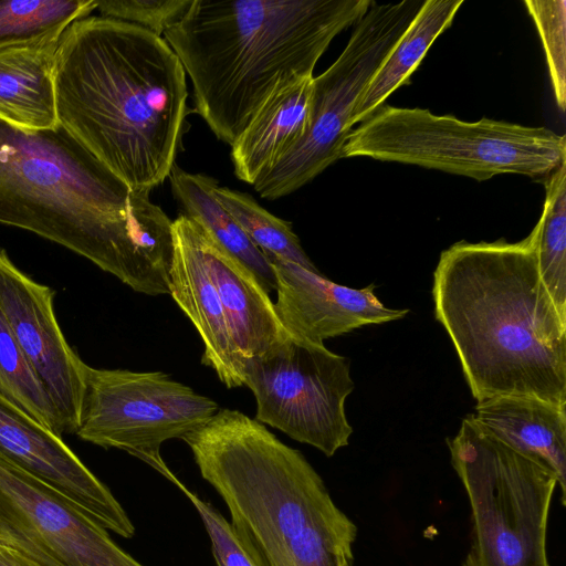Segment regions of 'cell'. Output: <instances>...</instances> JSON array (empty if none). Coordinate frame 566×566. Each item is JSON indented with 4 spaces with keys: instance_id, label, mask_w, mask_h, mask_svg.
Here are the masks:
<instances>
[{
    "instance_id": "cell-1",
    "label": "cell",
    "mask_w": 566,
    "mask_h": 566,
    "mask_svg": "<svg viewBox=\"0 0 566 566\" xmlns=\"http://www.w3.org/2000/svg\"><path fill=\"white\" fill-rule=\"evenodd\" d=\"M57 124L0 119V223L86 258L135 292L169 294L172 221Z\"/></svg>"
},
{
    "instance_id": "cell-2",
    "label": "cell",
    "mask_w": 566,
    "mask_h": 566,
    "mask_svg": "<svg viewBox=\"0 0 566 566\" xmlns=\"http://www.w3.org/2000/svg\"><path fill=\"white\" fill-rule=\"evenodd\" d=\"M57 122L132 189L169 177L180 146L187 83L163 36L88 15L64 31L55 59Z\"/></svg>"
},
{
    "instance_id": "cell-3",
    "label": "cell",
    "mask_w": 566,
    "mask_h": 566,
    "mask_svg": "<svg viewBox=\"0 0 566 566\" xmlns=\"http://www.w3.org/2000/svg\"><path fill=\"white\" fill-rule=\"evenodd\" d=\"M432 297L478 402L524 396L566 406V317L542 281L531 233L455 242L440 254Z\"/></svg>"
},
{
    "instance_id": "cell-4",
    "label": "cell",
    "mask_w": 566,
    "mask_h": 566,
    "mask_svg": "<svg viewBox=\"0 0 566 566\" xmlns=\"http://www.w3.org/2000/svg\"><path fill=\"white\" fill-rule=\"evenodd\" d=\"M370 0H192L164 39L190 76L196 112L232 146L281 84L313 76Z\"/></svg>"
},
{
    "instance_id": "cell-5",
    "label": "cell",
    "mask_w": 566,
    "mask_h": 566,
    "mask_svg": "<svg viewBox=\"0 0 566 566\" xmlns=\"http://www.w3.org/2000/svg\"><path fill=\"white\" fill-rule=\"evenodd\" d=\"M181 440L259 566H342L354 557V521L302 452L263 423L223 408Z\"/></svg>"
},
{
    "instance_id": "cell-6",
    "label": "cell",
    "mask_w": 566,
    "mask_h": 566,
    "mask_svg": "<svg viewBox=\"0 0 566 566\" xmlns=\"http://www.w3.org/2000/svg\"><path fill=\"white\" fill-rule=\"evenodd\" d=\"M358 156L475 180L518 174L544 181L566 163V136L546 127L485 117L464 122L426 108L381 105L346 139L343 158Z\"/></svg>"
},
{
    "instance_id": "cell-7",
    "label": "cell",
    "mask_w": 566,
    "mask_h": 566,
    "mask_svg": "<svg viewBox=\"0 0 566 566\" xmlns=\"http://www.w3.org/2000/svg\"><path fill=\"white\" fill-rule=\"evenodd\" d=\"M447 444L471 512L470 547L461 566H549L556 476L488 433L473 413Z\"/></svg>"
},
{
    "instance_id": "cell-8",
    "label": "cell",
    "mask_w": 566,
    "mask_h": 566,
    "mask_svg": "<svg viewBox=\"0 0 566 566\" xmlns=\"http://www.w3.org/2000/svg\"><path fill=\"white\" fill-rule=\"evenodd\" d=\"M424 0L371 2L354 24L345 49L313 77L308 126L303 137L254 182L265 199L290 195L343 158L355 107Z\"/></svg>"
},
{
    "instance_id": "cell-9",
    "label": "cell",
    "mask_w": 566,
    "mask_h": 566,
    "mask_svg": "<svg viewBox=\"0 0 566 566\" xmlns=\"http://www.w3.org/2000/svg\"><path fill=\"white\" fill-rule=\"evenodd\" d=\"M219 405L161 371L101 369L86 365L76 434L123 450L175 485L179 479L160 454L164 442L181 439L208 421Z\"/></svg>"
},
{
    "instance_id": "cell-10",
    "label": "cell",
    "mask_w": 566,
    "mask_h": 566,
    "mask_svg": "<svg viewBox=\"0 0 566 566\" xmlns=\"http://www.w3.org/2000/svg\"><path fill=\"white\" fill-rule=\"evenodd\" d=\"M255 420L310 444L326 457L348 446L353 428L345 401L355 388L346 357L290 336L264 355L243 360Z\"/></svg>"
},
{
    "instance_id": "cell-11",
    "label": "cell",
    "mask_w": 566,
    "mask_h": 566,
    "mask_svg": "<svg viewBox=\"0 0 566 566\" xmlns=\"http://www.w3.org/2000/svg\"><path fill=\"white\" fill-rule=\"evenodd\" d=\"M0 541L41 566H144L82 509L1 459Z\"/></svg>"
},
{
    "instance_id": "cell-12",
    "label": "cell",
    "mask_w": 566,
    "mask_h": 566,
    "mask_svg": "<svg viewBox=\"0 0 566 566\" xmlns=\"http://www.w3.org/2000/svg\"><path fill=\"white\" fill-rule=\"evenodd\" d=\"M53 297L49 286L24 274L0 249V312L50 397L63 432H76L86 364L67 344Z\"/></svg>"
},
{
    "instance_id": "cell-13",
    "label": "cell",
    "mask_w": 566,
    "mask_h": 566,
    "mask_svg": "<svg viewBox=\"0 0 566 566\" xmlns=\"http://www.w3.org/2000/svg\"><path fill=\"white\" fill-rule=\"evenodd\" d=\"M0 459L73 502L99 525L130 538L127 513L62 440L0 396Z\"/></svg>"
},
{
    "instance_id": "cell-14",
    "label": "cell",
    "mask_w": 566,
    "mask_h": 566,
    "mask_svg": "<svg viewBox=\"0 0 566 566\" xmlns=\"http://www.w3.org/2000/svg\"><path fill=\"white\" fill-rule=\"evenodd\" d=\"M275 275V312L289 334L314 344L353 329L405 317L408 310L385 306L375 285L353 289L296 263L264 253Z\"/></svg>"
},
{
    "instance_id": "cell-15",
    "label": "cell",
    "mask_w": 566,
    "mask_h": 566,
    "mask_svg": "<svg viewBox=\"0 0 566 566\" xmlns=\"http://www.w3.org/2000/svg\"><path fill=\"white\" fill-rule=\"evenodd\" d=\"M174 258L168 274L169 295L196 327L202 343L201 364L227 388L244 386L243 359L231 337L218 290L208 271L200 227L185 213L172 221Z\"/></svg>"
},
{
    "instance_id": "cell-16",
    "label": "cell",
    "mask_w": 566,
    "mask_h": 566,
    "mask_svg": "<svg viewBox=\"0 0 566 566\" xmlns=\"http://www.w3.org/2000/svg\"><path fill=\"white\" fill-rule=\"evenodd\" d=\"M475 421L495 439L552 472L566 504V406L524 396L478 402Z\"/></svg>"
},
{
    "instance_id": "cell-17",
    "label": "cell",
    "mask_w": 566,
    "mask_h": 566,
    "mask_svg": "<svg viewBox=\"0 0 566 566\" xmlns=\"http://www.w3.org/2000/svg\"><path fill=\"white\" fill-rule=\"evenodd\" d=\"M199 238L231 337L242 359L264 355L285 342L291 335L282 325L270 293L255 275L217 245L201 227Z\"/></svg>"
},
{
    "instance_id": "cell-18",
    "label": "cell",
    "mask_w": 566,
    "mask_h": 566,
    "mask_svg": "<svg viewBox=\"0 0 566 566\" xmlns=\"http://www.w3.org/2000/svg\"><path fill=\"white\" fill-rule=\"evenodd\" d=\"M65 30L0 49L1 120L31 130L59 124L54 71Z\"/></svg>"
},
{
    "instance_id": "cell-19",
    "label": "cell",
    "mask_w": 566,
    "mask_h": 566,
    "mask_svg": "<svg viewBox=\"0 0 566 566\" xmlns=\"http://www.w3.org/2000/svg\"><path fill=\"white\" fill-rule=\"evenodd\" d=\"M313 77H294L277 86L233 143L231 159L238 179L253 186L303 137Z\"/></svg>"
},
{
    "instance_id": "cell-20",
    "label": "cell",
    "mask_w": 566,
    "mask_h": 566,
    "mask_svg": "<svg viewBox=\"0 0 566 566\" xmlns=\"http://www.w3.org/2000/svg\"><path fill=\"white\" fill-rule=\"evenodd\" d=\"M169 180L172 195L185 214L197 222L217 245L245 265L268 293L275 291V275L270 261L216 198L217 181L202 174L187 172L176 165Z\"/></svg>"
},
{
    "instance_id": "cell-21",
    "label": "cell",
    "mask_w": 566,
    "mask_h": 566,
    "mask_svg": "<svg viewBox=\"0 0 566 566\" xmlns=\"http://www.w3.org/2000/svg\"><path fill=\"white\" fill-rule=\"evenodd\" d=\"M462 3L463 0H424L359 98L353 114V125L367 119L395 90L408 81L433 41L451 25Z\"/></svg>"
},
{
    "instance_id": "cell-22",
    "label": "cell",
    "mask_w": 566,
    "mask_h": 566,
    "mask_svg": "<svg viewBox=\"0 0 566 566\" xmlns=\"http://www.w3.org/2000/svg\"><path fill=\"white\" fill-rule=\"evenodd\" d=\"M542 182L544 208L531 234L542 281L566 317V163Z\"/></svg>"
},
{
    "instance_id": "cell-23",
    "label": "cell",
    "mask_w": 566,
    "mask_h": 566,
    "mask_svg": "<svg viewBox=\"0 0 566 566\" xmlns=\"http://www.w3.org/2000/svg\"><path fill=\"white\" fill-rule=\"evenodd\" d=\"M216 198L263 253L321 273L301 247L289 222L270 213L248 193L218 186Z\"/></svg>"
},
{
    "instance_id": "cell-24",
    "label": "cell",
    "mask_w": 566,
    "mask_h": 566,
    "mask_svg": "<svg viewBox=\"0 0 566 566\" xmlns=\"http://www.w3.org/2000/svg\"><path fill=\"white\" fill-rule=\"evenodd\" d=\"M95 9V0H0V49L65 30Z\"/></svg>"
},
{
    "instance_id": "cell-25",
    "label": "cell",
    "mask_w": 566,
    "mask_h": 566,
    "mask_svg": "<svg viewBox=\"0 0 566 566\" xmlns=\"http://www.w3.org/2000/svg\"><path fill=\"white\" fill-rule=\"evenodd\" d=\"M0 396L62 436L55 408L0 312Z\"/></svg>"
},
{
    "instance_id": "cell-26",
    "label": "cell",
    "mask_w": 566,
    "mask_h": 566,
    "mask_svg": "<svg viewBox=\"0 0 566 566\" xmlns=\"http://www.w3.org/2000/svg\"><path fill=\"white\" fill-rule=\"evenodd\" d=\"M524 4L532 15L548 65L557 106L562 112L566 104V1L526 0Z\"/></svg>"
},
{
    "instance_id": "cell-27",
    "label": "cell",
    "mask_w": 566,
    "mask_h": 566,
    "mask_svg": "<svg viewBox=\"0 0 566 566\" xmlns=\"http://www.w3.org/2000/svg\"><path fill=\"white\" fill-rule=\"evenodd\" d=\"M176 486L197 510L211 544L216 566H259L230 522L179 481Z\"/></svg>"
},
{
    "instance_id": "cell-28",
    "label": "cell",
    "mask_w": 566,
    "mask_h": 566,
    "mask_svg": "<svg viewBox=\"0 0 566 566\" xmlns=\"http://www.w3.org/2000/svg\"><path fill=\"white\" fill-rule=\"evenodd\" d=\"M192 0H104L96 1L102 17L142 27L158 36L177 22Z\"/></svg>"
},
{
    "instance_id": "cell-29",
    "label": "cell",
    "mask_w": 566,
    "mask_h": 566,
    "mask_svg": "<svg viewBox=\"0 0 566 566\" xmlns=\"http://www.w3.org/2000/svg\"><path fill=\"white\" fill-rule=\"evenodd\" d=\"M0 566H41L18 549L0 541Z\"/></svg>"
},
{
    "instance_id": "cell-30",
    "label": "cell",
    "mask_w": 566,
    "mask_h": 566,
    "mask_svg": "<svg viewBox=\"0 0 566 566\" xmlns=\"http://www.w3.org/2000/svg\"><path fill=\"white\" fill-rule=\"evenodd\" d=\"M342 566H354V557L346 558Z\"/></svg>"
}]
</instances>
